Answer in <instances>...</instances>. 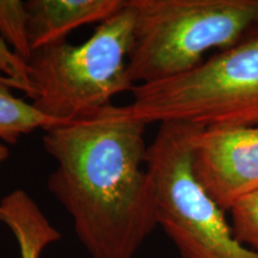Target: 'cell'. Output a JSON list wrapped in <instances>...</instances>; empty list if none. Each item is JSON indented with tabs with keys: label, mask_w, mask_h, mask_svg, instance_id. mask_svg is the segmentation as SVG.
Wrapping results in <instances>:
<instances>
[{
	"label": "cell",
	"mask_w": 258,
	"mask_h": 258,
	"mask_svg": "<svg viewBox=\"0 0 258 258\" xmlns=\"http://www.w3.org/2000/svg\"><path fill=\"white\" fill-rule=\"evenodd\" d=\"M146 127L111 104L44 131L42 144L56 161L47 188L91 258H135L158 226Z\"/></svg>",
	"instance_id": "obj_1"
},
{
	"label": "cell",
	"mask_w": 258,
	"mask_h": 258,
	"mask_svg": "<svg viewBox=\"0 0 258 258\" xmlns=\"http://www.w3.org/2000/svg\"><path fill=\"white\" fill-rule=\"evenodd\" d=\"M135 23L127 76L134 85L185 73L258 29V0H129Z\"/></svg>",
	"instance_id": "obj_2"
},
{
	"label": "cell",
	"mask_w": 258,
	"mask_h": 258,
	"mask_svg": "<svg viewBox=\"0 0 258 258\" xmlns=\"http://www.w3.org/2000/svg\"><path fill=\"white\" fill-rule=\"evenodd\" d=\"M134 23L135 10L125 0L79 46L63 40L34 50L28 62L31 104L48 117L71 122L132 91L127 62Z\"/></svg>",
	"instance_id": "obj_3"
},
{
	"label": "cell",
	"mask_w": 258,
	"mask_h": 258,
	"mask_svg": "<svg viewBox=\"0 0 258 258\" xmlns=\"http://www.w3.org/2000/svg\"><path fill=\"white\" fill-rule=\"evenodd\" d=\"M129 115L150 123L258 125V29L188 72L134 85Z\"/></svg>",
	"instance_id": "obj_4"
},
{
	"label": "cell",
	"mask_w": 258,
	"mask_h": 258,
	"mask_svg": "<svg viewBox=\"0 0 258 258\" xmlns=\"http://www.w3.org/2000/svg\"><path fill=\"white\" fill-rule=\"evenodd\" d=\"M200 125L160 123L147 148L146 170L158 226L182 258H258L235 239L224 212L194 176L191 138Z\"/></svg>",
	"instance_id": "obj_5"
},
{
	"label": "cell",
	"mask_w": 258,
	"mask_h": 258,
	"mask_svg": "<svg viewBox=\"0 0 258 258\" xmlns=\"http://www.w3.org/2000/svg\"><path fill=\"white\" fill-rule=\"evenodd\" d=\"M194 176L222 211L258 190V125L199 127L191 138Z\"/></svg>",
	"instance_id": "obj_6"
},
{
	"label": "cell",
	"mask_w": 258,
	"mask_h": 258,
	"mask_svg": "<svg viewBox=\"0 0 258 258\" xmlns=\"http://www.w3.org/2000/svg\"><path fill=\"white\" fill-rule=\"evenodd\" d=\"M125 0H28L29 41L32 50L66 40L74 29L102 23L123 8Z\"/></svg>",
	"instance_id": "obj_7"
},
{
	"label": "cell",
	"mask_w": 258,
	"mask_h": 258,
	"mask_svg": "<svg viewBox=\"0 0 258 258\" xmlns=\"http://www.w3.org/2000/svg\"><path fill=\"white\" fill-rule=\"evenodd\" d=\"M0 220L15 234L21 258H40L47 245L61 238L28 194L18 192L6 198L2 202Z\"/></svg>",
	"instance_id": "obj_8"
},
{
	"label": "cell",
	"mask_w": 258,
	"mask_h": 258,
	"mask_svg": "<svg viewBox=\"0 0 258 258\" xmlns=\"http://www.w3.org/2000/svg\"><path fill=\"white\" fill-rule=\"evenodd\" d=\"M62 123L67 122L43 115L31 103L16 97L11 88L0 84V140L15 145L23 135Z\"/></svg>",
	"instance_id": "obj_9"
},
{
	"label": "cell",
	"mask_w": 258,
	"mask_h": 258,
	"mask_svg": "<svg viewBox=\"0 0 258 258\" xmlns=\"http://www.w3.org/2000/svg\"><path fill=\"white\" fill-rule=\"evenodd\" d=\"M0 36L19 57L29 62L34 50L29 41L25 2L0 0Z\"/></svg>",
	"instance_id": "obj_10"
},
{
	"label": "cell",
	"mask_w": 258,
	"mask_h": 258,
	"mask_svg": "<svg viewBox=\"0 0 258 258\" xmlns=\"http://www.w3.org/2000/svg\"><path fill=\"white\" fill-rule=\"evenodd\" d=\"M230 212L235 239L258 253V190L239 200Z\"/></svg>",
	"instance_id": "obj_11"
},
{
	"label": "cell",
	"mask_w": 258,
	"mask_h": 258,
	"mask_svg": "<svg viewBox=\"0 0 258 258\" xmlns=\"http://www.w3.org/2000/svg\"><path fill=\"white\" fill-rule=\"evenodd\" d=\"M0 76L10 78L25 88V93L32 98V86L29 78V64L12 50L6 41L0 36Z\"/></svg>",
	"instance_id": "obj_12"
},
{
	"label": "cell",
	"mask_w": 258,
	"mask_h": 258,
	"mask_svg": "<svg viewBox=\"0 0 258 258\" xmlns=\"http://www.w3.org/2000/svg\"><path fill=\"white\" fill-rule=\"evenodd\" d=\"M0 84H4V85L9 86L12 90H19V91H24L25 92V88L22 84H19L18 82H15V80L6 78L4 76H0Z\"/></svg>",
	"instance_id": "obj_13"
},
{
	"label": "cell",
	"mask_w": 258,
	"mask_h": 258,
	"mask_svg": "<svg viewBox=\"0 0 258 258\" xmlns=\"http://www.w3.org/2000/svg\"><path fill=\"white\" fill-rule=\"evenodd\" d=\"M9 157H10V150L8 148V146L0 143V164H3L5 160H8Z\"/></svg>",
	"instance_id": "obj_14"
}]
</instances>
